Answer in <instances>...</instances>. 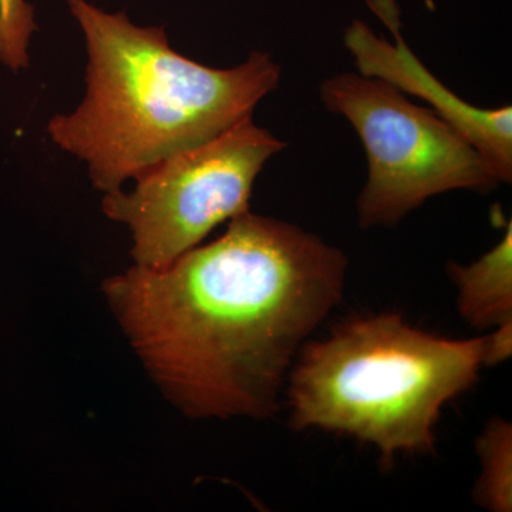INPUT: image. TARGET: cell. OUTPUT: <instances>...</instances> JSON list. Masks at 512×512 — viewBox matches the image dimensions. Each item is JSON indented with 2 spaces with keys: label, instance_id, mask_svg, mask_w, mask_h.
<instances>
[{
  "label": "cell",
  "instance_id": "obj_1",
  "mask_svg": "<svg viewBox=\"0 0 512 512\" xmlns=\"http://www.w3.org/2000/svg\"><path fill=\"white\" fill-rule=\"evenodd\" d=\"M348 258L289 222L244 212L222 237L106 282L131 345L197 419L279 409L299 350L345 292Z\"/></svg>",
  "mask_w": 512,
  "mask_h": 512
},
{
  "label": "cell",
  "instance_id": "obj_2",
  "mask_svg": "<svg viewBox=\"0 0 512 512\" xmlns=\"http://www.w3.org/2000/svg\"><path fill=\"white\" fill-rule=\"evenodd\" d=\"M64 2L86 37L87 92L76 111L49 121L47 133L87 163L101 191L220 136L278 87L281 67L268 53L212 69L175 52L163 28L134 25L89 0Z\"/></svg>",
  "mask_w": 512,
  "mask_h": 512
},
{
  "label": "cell",
  "instance_id": "obj_3",
  "mask_svg": "<svg viewBox=\"0 0 512 512\" xmlns=\"http://www.w3.org/2000/svg\"><path fill=\"white\" fill-rule=\"evenodd\" d=\"M484 355V336L444 338L397 312L355 316L299 350L289 424L369 444L392 470L400 454L436 453L441 412L477 383Z\"/></svg>",
  "mask_w": 512,
  "mask_h": 512
},
{
  "label": "cell",
  "instance_id": "obj_4",
  "mask_svg": "<svg viewBox=\"0 0 512 512\" xmlns=\"http://www.w3.org/2000/svg\"><path fill=\"white\" fill-rule=\"evenodd\" d=\"M320 97L350 121L365 146L369 173L357 200L362 228L396 227L443 192L488 194L503 183L463 134L383 80L336 74L322 83Z\"/></svg>",
  "mask_w": 512,
  "mask_h": 512
},
{
  "label": "cell",
  "instance_id": "obj_5",
  "mask_svg": "<svg viewBox=\"0 0 512 512\" xmlns=\"http://www.w3.org/2000/svg\"><path fill=\"white\" fill-rule=\"evenodd\" d=\"M285 147L248 117L150 168L133 191L106 192L104 214L131 229L137 265L171 264L222 222L249 211L256 177Z\"/></svg>",
  "mask_w": 512,
  "mask_h": 512
},
{
  "label": "cell",
  "instance_id": "obj_6",
  "mask_svg": "<svg viewBox=\"0 0 512 512\" xmlns=\"http://www.w3.org/2000/svg\"><path fill=\"white\" fill-rule=\"evenodd\" d=\"M369 6L386 23L396 43L377 36L363 20L350 23L345 45L355 57L359 73L427 101L431 110L483 154L503 183H511L512 107L484 110L461 100L431 74L404 42L396 0H369Z\"/></svg>",
  "mask_w": 512,
  "mask_h": 512
},
{
  "label": "cell",
  "instance_id": "obj_7",
  "mask_svg": "<svg viewBox=\"0 0 512 512\" xmlns=\"http://www.w3.org/2000/svg\"><path fill=\"white\" fill-rule=\"evenodd\" d=\"M450 281L457 289V309L464 322L491 330L512 322V224L501 241L470 265L450 262Z\"/></svg>",
  "mask_w": 512,
  "mask_h": 512
},
{
  "label": "cell",
  "instance_id": "obj_8",
  "mask_svg": "<svg viewBox=\"0 0 512 512\" xmlns=\"http://www.w3.org/2000/svg\"><path fill=\"white\" fill-rule=\"evenodd\" d=\"M481 471L473 490L478 507L491 512L512 511V426L495 416L476 441Z\"/></svg>",
  "mask_w": 512,
  "mask_h": 512
},
{
  "label": "cell",
  "instance_id": "obj_9",
  "mask_svg": "<svg viewBox=\"0 0 512 512\" xmlns=\"http://www.w3.org/2000/svg\"><path fill=\"white\" fill-rule=\"evenodd\" d=\"M37 30L35 8L26 0H0V63L13 72L29 66V42Z\"/></svg>",
  "mask_w": 512,
  "mask_h": 512
},
{
  "label": "cell",
  "instance_id": "obj_10",
  "mask_svg": "<svg viewBox=\"0 0 512 512\" xmlns=\"http://www.w3.org/2000/svg\"><path fill=\"white\" fill-rule=\"evenodd\" d=\"M485 335L484 366H498L507 362L512 355V322L491 329Z\"/></svg>",
  "mask_w": 512,
  "mask_h": 512
}]
</instances>
